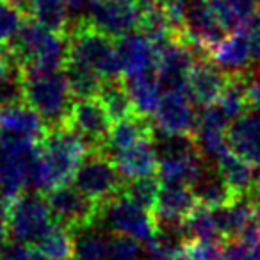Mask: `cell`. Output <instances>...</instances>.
I'll list each match as a JSON object with an SVG mask.
<instances>
[{"label": "cell", "instance_id": "1", "mask_svg": "<svg viewBox=\"0 0 260 260\" xmlns=\"http://www.w3.org/2000/svg\"><path fill=\"white\" fill-rule=\"evenodd\" d=\"M89 152L84 139L70 125L50 126L40 141V157L34 171V191L47 194L70 184Z\"/></svg>", "mask_w": 260, "mask_h": 260}, {"label": "cell", "instance_id": "2", "mask_svg": "<svg viewBox=\"0 0 260 260\" xmlns=\"http://www.w3.org/2000/svg\"><path fill=\"white\" fill-rule=\"evenodd\" d=\"M6 48L22 72H47L64 68L70 43L66 34L55 32L27 16L22 29Z\"/></svg>", "mask_w": 260, "mask_h": 260}, {"label": "cell", "instance_id": "3", "mask_svg": "<svg viewBox=\"0 0 260 260\" xmlns=\"http://www.w3.org/2000/svg\"><path fill=\"white\" fill-rule=\"evenodd\" d=\"M23 102L41 116L47 126L66 125L77 98L64 70L22 72Z\"/></svg>", "mask_w": 260, "mask_h": 260}, {"label": "cell", "instance_id": "4", "mask_svg": "<svg viewBox=\"0 0 260 260\" xmlns=\"http://www.w3.org/2000/svg\"><path fill=\"white\" fill-rule=\"evenodd\" d=\"M70 43L68 59L87 66L105 80H118L121 75L116 43L111 36L87 25L82 18L75 22L66 32Z\"/></svg>", "mask_w": 260, "mask_h": 260}, {"label": "cell", "instance_id": "5", "mask_svg": "<svg viewBox=\"0 0 260 260\" xmlns=\"http://www.w3.org/2000/svg\"><path fill=\"white\" fill-rule=\"evenodd\" d=\"M40 143L0 134V194L15 200L32 185Z\"/></svg>", "mask_w": 260, "mask_h": 260}, {"label": "cell", "instance_id": "6", "mask_svg": "<svg viewBox=\"0 0 260 260\" xmlns=\"http://www.w3.org/2000/svg\"><path fill=\"white\" fill-rule=\"evenodd\" d=\"M55 223L47 198L41 192H23L15 198L9 207L8 224L9 237L13 242L38 244Z\"/></svg>", "mask_w": 260, "mask_h": 260}, {"label": "cell", "instance_id": "7", "mask_svg": "<svg viewBox=\"0 0 260 260\" xmlns=\"http://www.w3.org/2000/svg\"><path fill=\"white\" fill-rule=\"evenodd\" d=\"M100 221L109 228V232L134 239L143 246L153 242L159 234L155 216L126 198L123 192L104 203Z\"/></svg>", "mask_w": 260, "mask_h": 260}, {"label": "cell", "instance_id": "8", "mask_svg": "<svg viewBox=\"0 0 260 260\" xmlns=\"http://www.w3.org/2000/svg\"><path fill=\"white\" fill-rule=\"evenodd\" d=\"M125 182L111 157L100 150H89L75 175V187L102 207L121 194Z\"/></svg>", "mask_w": 260, "mask_h": 260}, {"label": "cell", "instance_id": "9", "mask_svg": "<svg viewBox=\"0 0 260 260\" xmlns=\"http://www.w3.org/2000/svg\"><path fill=\"white\" fill-rule=\"evenodd\" d=\"M52 216L57 223L77 234L86 228L96 226L100 223L102 205L86 196L75 185H61L45 194Z\"/></svg>", "mask_w": 260, "mask_h": 260}, {"label": "cell", "instance_id": "10", "mask_svg": "<svg viewBox=\"0 0 260 260\" xmlns=\"http://www.w3.org/2000/svg\"><path fill=\"white\" fill-rule=\"evenodd\" d=\"M84 22L111 38L134 32L141 23L139 0H89Z\"/></svg>", "mask_w": 260, "mask_h": 260}, {"label": "cell", "instance_id": "11", "mask_svg": "<svg viewBox=\"0 0 260 260\" xmlns=\"http://www.w3.org/2000/svg\"><path fill=\"white\" fill-rule=\"evenodd\" d=\"M66 125L72 126L84 139L89 150L104 152L112 128V119L98 96L77 98Z\"/></svg>", "mask_w": 260, "mask_h": 260}, {"label": "cell", "instance_id": "12", "mask_svg": "<svg viewBox=\"0 0 260 260\" xmlns=\"http://www.w3.org/2000/svg\"><path fill=\"white\" fill-rule=\"evenodd\" d=\"M194 102L189 91H164L153 112V125L159 132L177 136H192L198 125Z\"/></svg>", "mask_w": 260, "mask_h": 260}, {"label": "cell", "instance_id": "13", "mask_svg": "<svg viewBox=\"0 0 260 260\" xmlns=\"http://www.w3.org/2000/svg\"><path fill=\"white\" fill-rule=\"evenodd\" d=\"M196 54L200 52L180 38L157 47V75L164 91H187L189 73L198 59Z\"/></svg>", "mask_w": 260, "mask_h": 260}, {"label": "cell", "instance_id": "14", "mask_svg": "<svg viewBox=\"0 0 260 260\" xmlns=\"http://www.w3.org/2000/svg\"><path fill=\"white\" fill-rule=\"evenodd\" d=\"M116 52L123 79L157 70V45L141 30L118 38Z\"/></svg>", "mask_w": 260, "mask_h": 260}, {"label": "cell", "instance_id": "15", "mask_svg": "<svg viewBox=\"0 0 260 260\" xmlns=\"http://www.w3.org/2000/svg\"><path fill=\"white\" fill-rule=\"evenodd\" d=\"M230 73L210 61L209 57H198L189 73L187 91L198 107L214 105L223 94Z\"/></svg>", "mask_w": 260, "mask_h": 260}, {"label": "cell", "instance_id": "16", "mask_svg": "<svg viewBox=\"0 0 260 260\" xmlns=\"http://www.w3.org/2000/svg\"><path fill=\"white\" fill-rule=\"evenodd\" d=\"M226 141L235 155L260 168V111L253 109L235 118L226 128Z\"/></svg>", "mask_w": 260, "mask_h": 260}, {"label": "cell", "instance_id": "17", "mask_svg": "<svg viewBox=\"0 0 260 260\" xmlns=\"http://www.w3.org/2000/svg\"><path fill=\"white\" fill-rule=\"evenodd\" d=\"M47 130V123L25 102L0 107V134L40 143Z\"/></svg>", "mask_w": 260, "mask_h": 260}, {"label": "cell", "instance_id": "18", "mask_svg": "<svg viewBox=\"0 0 260 260\" xmlns=\"http://www.w3.org/2000/svg\"><path fill=\"white\" fill-rule=\"evenodd\" d=\"M210 61L228 73H248L253 62L251 41L248 29L226 34L216 47L207 52Z\"/></svg>", "mask_w": 260, "mask_h": 260}, {"label": "cell", "instance_id": "19", "mask_svg": "<svg viewBox=\"0 0 260 260\" xmlns=\"http://www.w3.org/2000/svg\"><path fill=\"white\" fill-rule=\"evenodd\" d=\"M196 205H198V200L191 187L178 184H162L155 209H153V216L159 226H175L184 223Z\"/></svg>", "mask_w": 260, "mask_h": 260}, {"label": "cell", "instance_id": "20", "mask_svg": "<svg viewBox=\"0 0 260 260\" xmlns=\"http://www.w3.org/2000/svg\"><path fill=\"white\" fill-rule=\"evenodd\" d=\"M109 157L116 164V168L125 180L150 177L159 168V157H157L155 146H153V138L143 139V141L136 143L125 150H119Z\"/></svg>", "mask_w": 260, "mask_h": 260}, {"label": "cell", "instance_id": "21", "mask_svg": "<svg viewBox=\"0 0 260 260\" xmlns=\"http://www.w3.org/2000/svg\"><path fill=\"white\" fill-rule=\"evenodd\" d=\"M123 86H125L138 114L146 116V118L153 116V112H155L157 105L160 102V96L164 93L162 84H160L159 75H157V70L141 73V75L125 77Z\"/></svg>", "mask_w": 260, "mask_h": 260}, {"label": "cell", "instance_id": "22", "mask_svg": "<svg viewBox=\"0 0 260 260\" xmlns=\"http://www.w3.org/2000/svg\"><path fill=\"white\" fill-rule=\"evenodd\" d=\"M153 132H155L153 123L146 116L134 114L130 118L119 119V121L112 123L111 134H109L104 152L107 155H112V153L128 148L136 143L143 141V139H152Z\"/></svg>", "mask_w": 260, "mask_h": 260}, {"label": "cell", "instance_id": "23", "mask_svg": "<svg viewBox=\"0 0 260 260\" xmlns=\"http://www.w3.org/2000/svg\"><path fill=\"white\" fill-rule=\"evenodd\" d=\"M191 189L194 192L198 203L212 207V209L230 205V203H234L237 200V194L232 191V187L226 184L221 171L212 162L207 164L202 177L196 180V184Z\"/></svg>", "mask_w": 260, "mask_h": 260}, {"label": "cell", "instance_id": "24", "mask_svg": "<svg viewBox=\"0 0 260 260\" xmlns=\"http://www.w3.org/2000/svg\"><path fill=\"white\" fill-rule=\"evenodd\" d=\"M25 11L32 20L55 32L66 34L73 23L72 11L64 0H29Z\"/></svg>", "mask_w": 260, "mask_h": 260}, {"label": "cell", "instance_id": "25", "mask_svg": "<svg viewBox=\"0 0 260 260\" xmlns=\"http://www.w3.org/2000/svg\"><path fill=\"white\" fill-rule=\"evenodd\" d=\"M216 166L226 180V184L232 187V191L237 194V198L248 194L253 185V180H255V171H253L251 164L242 160L241 157H237L230 150Z\"/></svg>", "mask_w": 260, "mask_h": 260}, {"label": "cell", "instance_id": "26", "mask_svg": "<svg viewBox=\"0 0 260 260\" xmlns=\"http://www.w3.org/2000/svg\"><path fill=\"white\" fill-rule=\"evenodd\" d=\"M50 260H73L75 253V234L64 224L55 221L52 228L34 244Z\"/></svg>", "mask_w": 260, "mask_h": 260}, {"label": "cell", "instance_id": "27", "mask_svg": "<svg viewBox=\"0 0 260 260\" xmlns=\"http://www.w3.org/2000/svg\"><path fill=\"white\" fill-rule=\"evenodd\" d=\"M64 73L68 77L70 87L73 91V96L75 98H91L98 96L104 87V84L107 80L102 75H98L96 72H93L87 66L80 64L77 61L68 59L64 64Z\"/></svg>", "mask_w": 260, "mask_h": 260}, {"label": "cell", "instance_id": "28", "mask_svg": "<svg viewBox=\"0 0 260 260\" xmlns=\"http://www.w3.org/2000/svg\"><path fill=\"white\" fill-rule=\"evenodd\" d=\"M98 98L102 100L104 107L107 109L112 123L138 114L134 109V104H132L128 93H126L125 86H123V80L121 82L119 80H107L104 84V87H102Z\"/></svg>", "mask_w": 260, "mask_h": 260}, {"label": "cell", "instance_id": "29", "mask_svg": "<svg viewBox=\"0 0 260 260\" xmlns=\"http://www.w3.org/2000/svg\"><path fill=\"white\" fill-rule=\"evenodd\" d=\"M160 184L159 177H143V178H134V180H126L125 187H123V194L126 198H130L134 203H138L139 207H143L145 210L153 214L155 209L157 198L160 192Z\"/></svg>", "mask_w": 260, "mask_h": 260}, {"label": "cell", "instance_id": "30", "mask_svg": "<svg viewBox=\"0 0 260 260\" xmlns=\"http://www.w3.org/2000/svg\"><path fill=\"white\" fill-rule=\"evenodd\" d=\"M107 241L109 234L96 230V226L77 232L73 260H104Z\"/></svg>", "mask_w": 260, "mask_h": 260}, {"label": "cell", "instance_id": "31", "mask_svg": "<svg viewBox=\"0 0 260 260\" xmlns=\"http://www.w3.org/2000/svg\"><path fill=\"white\" fill-rule=\"evenodd\" d=\"M221 260H260V223L253 224L234 241H228Z\"/></svg>", "mask_w": 260, "mask_h": 260}, {"label": "cell", "instance_id": "32", "mask_svg": "<svg viewBox=\"0 0 260 260\" xmlns=\"http://www.w3.org/2000/svg\"><path fill=\"white\" fill-rule=\"evenodd\" d=\"M25 8L11 0H0V47H8L27 20Z\"/></svg>", "mask_w": 260, "mask_h": 260}, {"label": "cell", "instance_id": "33", "mask_svg": "<svg viewBox=\"0 0 260 260\" xmlns=\"http://www.w3.org/2000/svg\"><path fill=\"white\" fill-rule=\"evenodd\" d=\"M104 260H145V249L141 242L125 235H109Z\"/></svg>", "mask_w": 260, "mask_h": 260}, {"label": "cell", "instance_id": "34", "mask_svg": "<svg viewBox=\"0 0 260 260\" xmlns=\"http://www.w3.org/2000/svg\"><path fill=\"white\" fill-rule=\"evenodd\" d=\"M0 260H50L41 249H38L32 244H22V242H15L13 246H8L4 255L0 256Z\"/></svg>", "mask_w": 260, "mask_h": 260}, {"label": "cell", "instance_id": "35", "mask_svg": "<svg viewBox=\"0 0 260 260\" xmlns=\"http://www.w3.org/2000/svg\"><path fill=\"white\" fill-rule=\"evenodd\" d=\"M232 4V8L235 9V13L239 15V18L242 20L244 25H248L256 15V0H228Z\"/></svg>", "mask_w": 260, "mask_h": 260}, {"label": "cell", "instance_id": "36", "mask_svg": "<svg viewBox=\"0 0 260 260\" xmlns=\"http://www.w3.org/2000/svg\"><path fill=\"white\" fill-rule=\"evenodd\" d=\"M248 34L251 41L253 61L260 66V15H255V18L248 23Z\"/></svg>", "mask_w": 260, "mask_h": 260}, {"label": "cell", "instance_id": "37", "mask_svg": "<svg viewBox=\"0 0 260 260\" xmlns=\"http://www.w3.org/2000/svg\"><path fill=\"white\" fill-rule=\"evenodd\" d=\"M248 100L249 107L260 111V70L248 75Z\"/></svg>", "mask_w": 260, "mask_h": 260}, {"label": "cell", "instance_id": "38", "mask_svg": "<svg viewBox=\"0 0 260 260\" xmlns=\"http://www.w3.org/2000/svg\"><path fill=\"white\" fill-rule=\"evenodd\" d=\"M64 2L70 8V11H82L89 4V0H64Z\"/></svg>", "mask_w": 260, "mask_h": 260}, {"label": "cell", "instance_id": "39", "mask_svg": "<svg viewBox=\"0 0 260 260\" xmlns=\"http://www.w3.org/2000/svg\"><path fill=\"white\" fill-rule=\"evenodd\" d=\"M256 6H258V8H260V0H256Z\"/></svg>", "mask_w": 260, "mask_h": 260}]
</instances>
